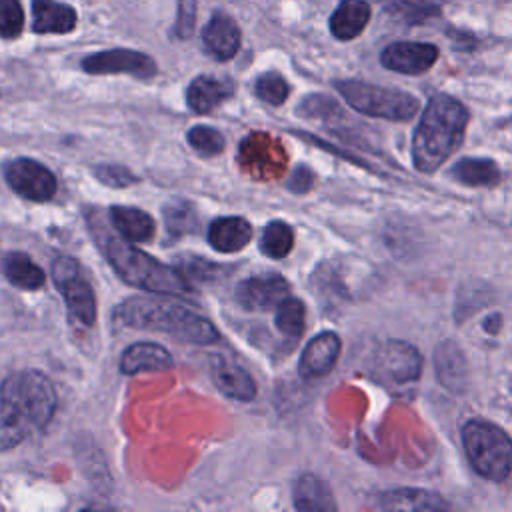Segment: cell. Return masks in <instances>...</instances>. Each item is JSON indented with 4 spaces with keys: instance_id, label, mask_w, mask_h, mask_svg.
<instances>
[{
    "instance_id": "9",
    "label": "cell",
    "mask_w": 512,
    "mask_h": 512,
    "mask_svg": "<svg viewBox=\"0 0 512 512\" xmlns=\"http://www.w3.org/2000/svg\"><path fill=\"white\" fill-rule=\"evenodd\" d=\"M10 188L34 202H46L56 194V176L32 158L10 160L4 168Z\"/></svg>"
},
{
    "instance_id": "37",
    "label": "cell",
    "mask_w": 512,
    "mask_h": 512,
    "mask_svg": "<svg viewBox=\"0 0 512 512\" xmlns=\"http://www.w3.org/2000/svg\"><path fill=\"white\" fill-rule=\"evenodd\" d=\"M310 186H312V172H310L308 168L300 166V168L292 174V178H290V182H288V188L294 190V192H306Z\"/></svg>"
},
{
    "instance_id": "14",
    "label": "cell",
    "mask_w": 512,
    "mask_h": 512,
    "mask_svg": "<svg viewBox=\"0 0 512 512\" xmlns=\"http://www.w3.org/2000/svg\"><path fill=\"white\" fill-rule=\"evenodd\" d=\"M434 368L438 382L450 392L462 394L470 384L468 358L454 340H444L434 352Z\"/></svg>"
},
{
    "instance_id": "5",
    "label": "cell",
    "mask_w": 512,
    "mask_h": 512,
    "mask_svg": "<svg viewBox=\"0 0 512 512\" xmlns=\"http://www.w3.org/2000/svg\"><path fill=\"white\" fill-rule=\"evenodd\" d=\"M462 444L472 468L490 482H504L512 474V438L488 420H468Z\"/></svg>"
},
{
    "instance_id": "24",
    "label": "cell",
    "mask_w": 512,
    "mask_h": 512,
    "mask_svg": "<svg viewBox=\"0 0 512 512\" xmlns=\"http://www.w3.org/2000/svg\"><path fill=\"white\" fill-rule=\"evenodd\" d=\"M382 510H446L450 504L440 494L422 488H396L380 496Z\"/></svg>"
},
{
    "instance_id": "11",
    "label": "cell",
    "mask_w": 512,
    "mask_h": 512,
    "mask_svg": "<svg viewBox=\"0 0 512 512\" xmlns=\"http://www.w3.org/2000/svg\"><path fill=\"white\" fill-rule=\"evenodd\" d=\"M376 366L382 372L384 380H390L394 384H406L420 378L422 356L412 344L392 338L380 346Z\"/></svg>"
},
{
    "instance_id": "26",
    "label": "cell",
    "mask_w": 512,
    "mask_h": 512,
    "mask_svg": "<svg viewBox=\"0 0 512 512\" xmlns=\"http://www.w3.org/2000/svg\"><path fill=\"white\" fill-rule=\"evenodd\" d=\"M110 222L116 232L130 242H144L154 234V220L140 208L112 206Z\"/></svg>"
},
{
    "instance_id": "10",
    "label": "cell",
    "mask_w": 512,
    "mask_h": 512,
    "mask_svg": "<svg viewBox=\"0 0 512 512\" xmlns=\"http://www.w3.org/2000/svg\"><path fill=\"white\" fill-rule=\"evenodd\" d=\"M440 56L436 44L398 40L388 44L380 54V64L392 72L406 76H420L428 72Z\"/></svg>"
},
{
    "instance_id": "28",
    "label": "cell",
    "mask_w": 512,
    "mask_h": 512,
    "mask_svg": "<svg viewBox=\"0 0 512 512\" xmlns=\"http://www.w3.org/2000/svg\"><path fill=\"white\" fill-rule=\"evenodd\" d=\"M4 272L10 284L24 288V290H36L44 284V272L38 264H34L26 254L22 252H10L4 260Z\"/></svg>"
},
{
    "instance_id": "20",
    "label": "cell",
    "mask_w": 512,
    "mask_h": 512,
    "mask_svg": "<svg viewBox=\"0 0 512 512\" xmlns=\"http://www.w3.org/2000/svg\"><path fill=\"white\" fill-rule=\"evenodd\" d=\"M32 18L38 34H66L76 26V10L58 0H32Z\"/></svg>"
},
{
    "instance_id": "18",
    "label": "cell",
    "mask_w": 512,
    "mask_h": 512,
    "mask_svg": "<svg viewBox=\"0 0 512 512\" xmlns=\"http://www.w3.org/2000/svg\"><path fill=\"white\" fill-rule=\"evenodd\" d=\"M372 8L366 0H340L330 16V32L336 40L348 42L358 38L368 26Z\"/></svg>"
},
{
    "instance_id": "2",
    "label": "cell",
    "mask_w": 512,
    "mask_h": 512,
    "mask_svg": "<svg viewBox=\"0 0 512 512\" xmlns=\"http://www.w3.org/2000/svg\"><path fill=\"white\" fill-rule=\"evenodd\" d=\"M470 114L468 108L450 94H434L412 138V164L416 170L436 172L464 142Z\"/></svg>"
},
{
    "instance_id": "13",
    "label": "cell",
    "mask_w": 512,
    "mask_h": 512,
    "mask_svg": "<svg viewBox=\"0 0 512 512\" xmlns=\"http://www.w3.org/2000/svg\"><path fill=\"white\" fill-rule=\"evenodd\" d=\"M290 292L288 282L278 274L252 276L238 284L236 300L248 310H268L278 306Z\"/></svg>"
},
{
    "instance_id": "23",
    "label": "cell",
    "mask_w": 512,
    "mask_h": 512,
    "mask_svg": "<svg viewBox=\"0 0 512 512\" xmlns=\"http://www.w3.org/2000/svg\"><path fill=\"white\" fill-rule=\"evenodd\" d=\"M380 8L394 22L406 26H418L432 18H438L446 0H378Z\"/></svg>"
},
{
    "instance_id": "30",
    "label": "cell",
    "mask_w": 512,
    "mask_h": 512,
    "mask_svg": "<svg viewBox=\"0 0 512 512\" xmlns=\"http://www.w3.org/2000/svg\"><path fill=\"white\" fill-rule=\"evenodd\" d=\"M306 326V308L302 300L286 296L276 306V328L290 338H298Z\"/></svg>"
},
{
    "instance_id": "27",
    "label": "cell",
    "mask_w": 512,
    "mask_h": 512,
    "mask_svg": "<svg viewBox=\"0 0 512 512\" xmlns=\"http://www.w3.org/2000/svg\"><path fill=\"white\" fill-rule=\"evenodd\" d=\"M448 174L464 186H494L502 172L490 158H462L450 166Z\"/></svg>"
},
{
    "instance_id": "17",
    "label": "cell",
    "mask_w": 512,
    "mask_h": 512,
    "mask_svg": "<svg viewBox=\"0 0 512 512\" xmlns=\"http://www.w3.org/2000/svg\"><path fill=\"white\" fill-rule=\"evenodd\" d=\"M206 50L218 60H230L240 48V30L228 14H214L202 30Z\"/></svg>"
},
{
    "instance_id": "19",
    "label": "cell",
    "mask_w": 512,
    "mask_h": 512,
    "mask_svg": "<svg viewBox=\"0 0 512 512\" xmlns=\"http://www.w3.org/2000/svg\"><path fill=\"white\" fill-rule=\"evenodd\" d=\"M172 364L168 350L156 342H136L128 346L120 358V370L124 374L170 370Z\"/></svg>"
},
{
    "instance_id": "1",
    "label": "cell",
    "mask_w": 512,
    "mask_h": 512,
    "mask_svg": "<svg viewBox=\"0 0 512 512\" xmlns=\"http://www.w3.org/2000/svg\"><path fill=\"white\" fill-rule=\"evenodd\" d=\"M54 410L56 392L44 374H10L0 386V450L16 446L32 428L46 426Z\"/></svg>"
},
{
    "instance_id": "22",
    "label": "cell",
    "mask_w": 512,
    "mask_h": 512,
    "mask_svg": "<svg viewBox=\"0 0 512 512\" xmlns=\"http://www.w3.org/2000/svg\"><path fill=\"white\" fill-rule=\"evenodd\" d=\"M252 238L250 224L240 216L216 218L208 228V242L218 252H238Z\"/></svg>"
},
{
    "instance_id": "36",
    "label": "cell",
    "mask_w": 512,
    "mask_h": 512,
    "mask_svg": "<svg viewBox=\"0 0 512 512\" xmlns=\"http://www.w3.org/2000/svg\"><path fill=\"white\" fill-rule=\"evenodd\" d=\"M196 24V0H178V14H176V36L188 38L194 32Z\"/></svg>"
},
{
    "instance_id": "8",
    "label": "cell",
    "mask_w": 512,
    "mask_h": 512,
    "mask_svg": "<svg viewBox=\"0 0 512 512\" xmlns=\"http://www.w3.org/2000/svg\"><path fill=\"white\" fill-rule=\"evenodd\" d=\"M238 164L250 178H274L284 172L286 154L272 136L254 132L242 140L238 150Z\"/></svg>"
},
{
    "instance_id": "4",
    "label": "cell",
    "mask_w": 512,
    "mask_h": 512,
    "mask_svg": "<svg viewBox=\"0 0 512 512\" xmlns=\"http://www.w3.org/2000/svg\"><path fill=\"white\" fill-rule=\"evenodd\" d=\"M90 226L106 260L124 282L136 288H144L158 294H172V296H184L192 290L190 284L178 274V270L138 250L130 240L116 238L104 226L96 228L94 222H90Z\"/></svg>"
},
{
    "instance_id": "35",
    "label": "cell",
    "mask_w": 512,
    "mask_h": 512,
    "mask_svg": "<svg viewBox=\"0 0 512 512\" xmlns=\"http://www.w3.org/2000/svg\"><path fill=\"white\" fill-rule=\"evenodd\" d=\"M94 174L100 182H104L112 188H124V186H130V184L136 182V176L130 170H126L124 166H118V164L96 166Z\"/></svg>"
},
{
    "instance_id": "31",
    "label": "cell",
    "mask_w": 512,
    "mask_h": 512,
    "mask_svg": "<svg viewBox=\"0 0 512 512\" xmlns=\"http://www.w3.org/2000/svg\"><path fill=\"white\" fill-rule=\"evenodd\" d=\"M254 90L260 100H264L272 106H280L288 98L290 86L278 72H266V74L258 76Z\"/></svg>"
},
{
    "instance_id": "12",
    "label": "cell",
    "mask_w": 512,
    "mask_h": 512,
    "mask_svg": "<svg viewBox=\"0 0 512 512\" xmlns=\"http://www.w3.org/2000/svg\"><path fill=\"white\" fill-rule=\"evenodd\" d=\"M82 68L90 74H132L138 78L156 74V64L150 56L126 48L90 54L82 60Z\"/></svg>"
},
{
    "instance_id": "16",
    "label": "cell",
    "mask_w": 512,
    "mask_h": 512,
    "mask_svg": "<svg viewBox=\"0 0 512 512\" xmlns=\"http://www.w3.org/2000/svg\"><path fill=\"white\" fill-rule=\"evenodd\" d=\"M210 376L214 386L232 400L248 402L256 396V384L252 376L230 358L214 356L210 360Z\"/></svg>"
},
{
    "instance_id": "21",
    "label": "cell",
    "mask_w": 512,
    "mask_h": 512,
    "mask_svg": "<svg viewBox=\"0 0 512 512\" xmlns=\"http://www.w3.org/2000/svg\"><path fill=\"white\" fill-rule=\"evenodd\" d=\"M234 86L228 80L216 76H198L190 82L186 90V104L190 110L198 114H206L218 104H222L228 96H232Z\"/></svg>"
},
{
    "instance_id": "34",
    "label": "cell",
    "mask_w": 512,
    "mask_h": 512,
    "mask_svg": "<svg viewBox=\"0 0 512 512\" xmlns=\"http://www.w3.org/2000/svg\"><path fill=\"white\" fill-rule=\"evenodd\" d=\"M24 28V10L20 0H0V36L16 38Z\"/></svg>"
},
{
    "instance_id": "32",
    "label": "cell",
    "mask_w": 512,
    "mask_h": 512,
    "mask_svg": "<svg viewBox=\"0 0 512 512\" xmlns=\"http://www.w3.org/2000/svg\"><path fill=\"white\" fill-rule=\"evenodd\" d=\"M164 218H166V228L170 230L172 236H182L196 228V212L186 202L168 204L164 210Z\"/></svg>"
},
{
    "instance_id": "25",
    "label": "cell",
    "mask_w": 512,
    "mask_h": 512,
    "mask_svg": "<svg viewBox=\"0 0 512 512\" xmlns=\"http://www.w3.org/2000/svg\"><path fill=\"white\" fill-rule=\"evenodd\" d=\"M294 506L302 512H332L336 502L330 488L314 474H302L294 486Z\"/></svg>"
},
{
    "instance_id": "38",
    "label": "cell",
    "mask_w": 512,
    "mask_h": 512,
    "mask_svg": "<svg viewBox=\"0 0 512 512\" xmlns=\"http://www.w3.org/2000/svg\"><path fill=\"white\" fill-rule=\"evenodd\" d=\"M484 330L488 332V334H498L500 332V328H502V316L496 312V314H490L486 320H484Z\"/></svg>"
},
{
    "instance_id": "7",
    "label": "cell",
    "mask_w": 512,
    "mask_h": 512,
    "mask_svg": "<svg viewBox=\"0 0 512 512\" xmlns=\"http://www.w3.org/2000/svg\"><path fill=\"white\" fill-rule=\"evenodd\" d=\"M52 278L66 302L68 314L84 326H92L96 320V296L82 266L70 256H58L52 262Z\"/></svg>"
},
{
    "instance_id": "3",
    "label": "cell",
    "mask_w": 512,
    "mask_h": 512,
    "mask_svg": "<svg viewBox=\"0 0 512 512\" xmlns=\"http://www.w3.org/2000/svg\"><path fill=\"white\" fill-rule=\"evenodd\" d=\"M116 322L138 330H158L188 344H214L218 330L194 310L162 298L134 296L114 310Z\"/></svg>"
},
{
    "instance_id": "33",
    "label": "cell",
    "mask_w": 512,
    "mask_h": 512,
    "mask_svg": "<svg viewBox=\"0 0 512 512\" xmlns=\"http://www.w3.org/2000/svg\"><path fill=\"white\" fill-rule=\"evenodd\" d=\"M188 142L190 146L202 154V156H214V154H220L224 150V136L212 128V126H194L190 132H188Z\"/></svg>"
},
{
    "instance_id": "15",
    "label": "cell",
    "mask_w": 512,
    "mask_h": 512,
    "mask_svg": "<svg viewBox=\"0 0 512 512\" xmlns=\"http://www.w3.org/2000/svg\"><path fill=\"white\" fill-rule=\"evenodd\" d=\"M340 336L336 332H320L316 334L304 348L298 372L302 378H320L332 370L340 356Z\"/></svg>"
},
{
    "instance_id": "6",
    "label": "cell",
    "mask_w": 512,
    "mask_h": 512,
    "mask_svg": "<svg viewBox=\"0 0 512 512\" xmlns=\"http://www.w3.org/2000/svg\"><path fill=\"white\" fill-rule=\"evenodd\" d=\"M334 86L356 112L372 118L408 122L420 110L418 98L398 88L370 84L362 80H338Z\"/></svg>"
},
{
    "instance_id": "29",
    "label": "cell",
    "mask_w": 512,
    "mask_h": 512,
    "mask_svg": "<svg viewBox=\"0 0 512 512\" xmlns=\"http://www.w3.org/2000/svg\"><path fill=\"white\" fill-rule=\"evenodd\" d=\"M294 246V232L282 220H272L260 238V250L270 258H284Z\"/></svg>"
}]
</instances>
